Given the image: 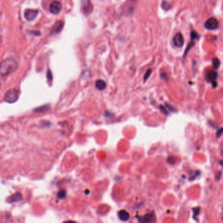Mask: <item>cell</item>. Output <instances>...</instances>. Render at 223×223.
<instances>
[{"label": "cell", "mask_w": 223, "mask_h": 223, "mask_svg": "<svg viewBox=\"0 0 223 223\" xmlns=\"http://www.w3.org/2000/svg\"><path fill=\"white\" fill-rule=\"evenodd\" d=\"M18 68V63L12 59H7L0 63V74L5 76L13 73Z\"/></svg>", "instance_id": "6da1fadb"}, {"label": "cell", "mask_w": 223, "mask_h": 223, "mask_svg": "<svg viewBox=\"0 0 223 223\" xmlns=\"http://www.w3.org/2000/svg\"><path fill=\"white\" fill-rule=\"evenodd\" d=\"M19 91L15 89H11L7 91V93L5 95L4 99L5 101L7 102H9V103H14L19 99Z\"/></svg>", "instance_id": "7a4b0ae2"}, {"label": "cell", "mask_w": 223, "mask_h": 223, "mask_svg": "<svg viewBox=\"0 0 223 223\" xmlns=\"http://www.w3.org/2000/svg\"><path fill=\"white\" fill-rule=\"evenodd\" d=\"M80 9L82 13L85 16H88L93 11V7L91 4L90 0H81Z\"/></svg>", "instance_id": "3957f363"}, {"label": "cell", "mask_w": 223, "mask_h": 223, "mask_svg": "<svg viewBox=\"0 0 223 223\" xmlns=\"http://www.w3.org/2000/svg\"><path fill=\"white\" fill-rule=\"evenodd\" d=\"M204 26L207 30H216L219 27V22L215 18H210L205 22Z\"/></svg>", "instance_id": "277c9868"}, {"label": "cell", "mask_w": 223, "mask_h": 223, "mask_svg": "<svg viewBox=\"0 0 223 223\" xmlns=\"http://www.w3.org/2000/svg\"><path fill=\"white\" fill-rule=\"evenodd\" d=\"M39 11L35 9H27L24 12L25 19L28 21H32L37 17Z\"/></svg>", "instance_id": "5b68a950"}, {"label": "cell", "mask_w": 223, "mask_h": 223, "mask_svg": "<svg viewBox=\"0 0 223 223\" xmlns=\"http://www.w3.org/2000/svg\"><path fill=\"white\" fill-rule=\"evenodd\" d=\"M174 45L177 47H182L184 45V38L181 33H177L173 38Z\"/></svg>", "instance_id": "8992f818"}, {"label": "cell", "mask_w": 223, "mask_h": 223, "mask_svg": "<svg viewBox=\"0 0 223 223\" xmlns=\"http://www.w3.org/2000/svg\"><path fill=\"white\" fill-rule=\"evenodd\" d=\"M61 3L58 1H54L50 5V12L54 14H58L61 10Z\"/></svg>", "instance_id": "52a82bcc"}, {"label": "cell", "mask_w": 223, "mask_h": 223, "mask_svg": "<svg viewBox=\"0 0 223 223\" xmlns=\"http://www.w3.org/2000/svg\"><path fill=\"white\" fill-rule=\"evenodd\" d=\"M63 27V22L62 21H58L56 22L52 27L51 30V33L52 34H56V33H60L62 30Z\"/></svg>", "instance_id": "ba28073f"}, {"label": "cell", "mask_w": 223, "mask_h": 223, "mask_svg": "<svg viewBox=\"0 0 223 223\" xmlns=\"http://www.w3.org/2000/svg\"><path fill=\"white\" fill-rule=\"evenodd\" d=\"M153 219H154V218H153V215L152 213L148 214L145 215V216L142 218L140 222L141 223H152L153 221Z\"/></svg>", "instance_id": "9c48e42d"}, {"label": "cell", "mask_w": 223, "mask_h": 223, "mask_svg": "<svg viewBox=\"0 0 223 223\" xmlns=\"http://www.w3.org/2000/svg\"><path fill=\"white\" fill-rule=\"evenodd\" d=\"M95 87L99 90H103L106 87V84L104 80H97L95 82Z\"/></svg>", "instance_id": "30bf717a"}, {"label": "cell", "mask_w": 223, "mask_h": 223, "mask_svg": "<svg viewBox=\"0 0 223 223\" xmlns=\"http://www.w3.org/2000/svg\"><path fill=\"white\" fill-rule=\"evenodd\" d=\"M119 217L120 218V219L125 221V220H127L129 219V215L127 211L121 210L119 212Z\"/></svg>", "instance_id": "8fae6325"}, {"label": "cell", "mask_w": 223, "mask_h": 223, "mask_svg": "<svg viewBox=\"0 0 223 223\" xmlns=\"http://www.w3.org/2000/svg\"><path fill=\"white\" fill-rule=\"evenodd\" d=\"M217 77V74L214 71H210L207 74V78L208 81L214 80Z\"/></svg>", "instance_id": "7c38bea8"}, {"label": "cell", "mask_w": 223, "mask_h": 223, "mask_svg": "<svg viewBox=\"0 0 223 223\" xmlns=\"http://www.w3.org/2000/svg\"><path fill=\"white\" fill-rule=\"evenodd\" d=\"M161 7H162V8L165 10V11H168V10H170L171 9V5L168 3V2L166 1H163V3H162V5H161Z\"/></svg>", "instance_id": "4fadbf2b"}, {"label": "cell", "mask_w": 223, "mask_h": 223, "mask_svg": "<svg viewBox=\"0 0 223 223\" xmlns=\"http://www.w3.org/2000/svg\"><path fill=\"white\" fill-rule=\"evenodd\" d=\"M212 63H213V68L215 69H217L219 67L220 63V61H219V59L214 58L213 60Z\"/></svg>", "instance_id": "5bb4252c"}, {"label": "cell", "mask_w": 223, "mask_h": 223, "mask_svg": "<svg viewBox=\"0 0 223 223\" xmlns=\"http://www.w3.org/2000/svg\"><path fill=\"white\" fill-rule=\"evenodd\" d=\"M151 73H152V70H151V69H148V70L147 71V72H146L145 74L144 77H143V80H144V81L147 80V79L149 77H150Z\"/></svg>", "instance_id": "9a60e30c"}, {"label": "cell", "mask_w": 223, "mask_h": 223, "mask_svg": "<svg viewBox=\"0 0 223 223\" xmlns=\"http://www.w3.org/2000/svg\"><path fill=\"white\" fill-rule=\"evenodd\" d=\"M46 108H47V106H43L41 107L37 108V109H35L34 110L35 111H37V112H42V111H43V110H46Z\"/></svg>", "instance_id": "2e32d148"}, {"label": "cell", "mask_w": 223, "mask_h": 223, "mask_svg": "<svg viewBox=\"0 0 223 223\" xmlns=\"http://www.w3.org/2000/svg\"><path fill=\"white\" fill-rule=\"evenodd\" d=\"M191 39L194 40L196 38H198V33H196L195 32H192L191 33Z\"/></svg>", "instance_id": "e0dca14e"}, {"label": "cell", "mask_w": 223, "mask_h": 223, "mask_svg": "<svg viewBox=\"0 0 223 223\" xmlns=\"http://www.w3.org/2000/svg\"><path fill=\"white\" fill-rule=\"evenodd\" d=\"M47 78H48V81H52V73H51V72H50V70L48 71Z\"/></svg>", "instance_id": "ac0fdd59"}, {"label": "cell", "mask_w": 223, "mask_h": 223, "mask_svg": "<svg viewBox=\"0 0 223 223\" xmlns=\"http://www.w3.org/2000/svg\"><path fill=\"white\" fill-rule=\"evenodd\" d=\"M223 131V129H220V131H219V133H217V137H220V135L222 134V132Z\"/></svg>", "instance_id": "d6986e66"}, {"label": "cell", "mask_w": 223, "mask_h": 223, "mask_svg": "<svg viewBox=\"0 0 223 223\" xmlns=\"http://www.w3.org/2000/svg\"><path fill=\"white\" fill-rule=\"evenodd\" d=\"M65 223H76V222L74 221H71V220H69V221H67Z\"/></svg>", "instance_id": "ffe728a7"}]
</instances>
